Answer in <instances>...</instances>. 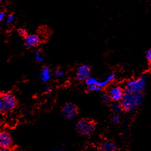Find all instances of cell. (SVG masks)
Here are the masks:
<instances>
[{
	"instance_id": "6da1fadb",
	"label": "cell",
	"mask_w": 151,
	"mask_h": 151,
	"mask_svg": "<svg viewBox=\"0 0 151 151\" xmlns=\"http://www.w3.org/2000/svg\"><path fill=\"white\" fill-rule=\"evenodd\" d=\"M143 99L144 97L141 93H132L126 91L121 100V105L122 110L128 112H131L141 104L143 101Z\"/></svg>"
},
{
	"instance_id": "7a4b0ae2",
	"label": "cell",
	"mask_w": 151,
	"mask_h": 151,
	"mask_svg": "<svg viewBox=\"0 0 151 151\" xmlns=\"http://www.w3.org/2000/svg\"><path fill=\"white\" fill-rule=\"evenodd\" d=\"M17 101L12 94L5 93L1 94L0 98V110L4 112H10L15 109Z\"/></svg>"
},
{
	"instance_id": "3957f363",
	"label": "cell",
	"mask_w": 151,
	"mask_h": 151,
	"mask_svg": "<svg viewBox=\"0 0 151 151\" xmlns=\"http://www.w3.org/2000/svg\"><path fill=\"white\" fill-rule=\"evenodd\" d=\"M146 81L145 77H141L137 79L129 81L126 84V91L132 93H139L145 88Z\"/></svg>"
},
{
	"instance_id": "277c9868",
	"label": "cell",
	"mask_w": 151,
	"mask_h": 151,
	"mask_svg": "<svg viewBox=\"0 0 151 151\" xmlns=\"http://www.w3.org/2000/svg\"><path fill=\"white\" fill-rule=\"evenodd\" d=\"M76 128L81 134L89 136L94 132L95 126L92 121L87 119H82L77 122Z\"/></svg>"
},
{
	"instance_id": "5b68a950",
	"label": "cell",
	"mask_w": 151,
	"mask_h": 151,
	"mask_svg": "<svg viewBox=\"0 0 151 151\" xmlns=\"http://www.w3.org/2000/svg\"><path fill=\"white\" fill-rule=\"evenodd\" d=\"M115 75L112 73L109 75L103 81H98L96 78L94 77H89L86 81V84L87 87L91 86H96L98 87L100 89L103 87L108 85L109 83L114 81Z\"/></svg>"
},
{
	"instance_id": "8992f818",
	"label": "cell",
	"mask_w": 151,
	"mask_h": 151,
	"mask_svg": "<svg viewBox=\"0 0 151 151\" xmlns=\"http://www.w3.org/2000/svg\"><path fill=\"white\" fill-rule=\"evenodd\" d=\"M91 69L89 66L86 65H80L77 69L76 77L79 81H86L90 77Z\"/></svg>"
},
{
	"instance_id": "52a82bcc",
	"label": "cell",
	"mask_w": 151,
	"mask_h": 151,
	"mask_svg": "<svg viewBox=\"0 0 151 151\" xmlns=\"http://www.w3.org/2000/svg\"><path fill=\"white\" fill-rule=\"evenodd\" d=\"M61 112L63 116L68 119H73L77 115L76 106L71 103H66L62 108Z\"/></svg>"
},
{
	"instance_id": "ba28073f",
	"label": "cell",
	"mask_w": 151,
	"mask_h": 151,
	"mask_svg": "<svg viewBox=\"0 0 151 151\" xmlns=\"http://www.w3.org/2000/svg\"><path fill=\"white\" fill-rule=\"evenodd\" d=\"M110 96L114 101H119L122 100L123 96L124 94V92L121 87L115 86L112 87L110 89L109 93Z\"/></svg>"
},
{
	"instance_id": "9c48e42d",
	"label": "cell",
	"mask_w": 151,
	"mask_h": 151,
	"mask_svg": "<svg viewBox=\"0 0 151 151\" xmlns=\"http://www.w3.org/2000/svg\"><path fill=\"white\" fill-rule=\"evenodd\" d=\"M40 42H41L40 37L37 35H27L24 40L25 45L27 47V48H30V49L34 48V47H37Z\"/></svg>"
},
{
	"instance_id": "30bf717a",
	"label": "cell",
	"mask_w": 151,
	"mask_h": 151,
	"mask_svg": "<svg viewBox=\"0 0 151 151\" xmlns=\"http://www.w3.org/2000/svg\"><path fill=\"white\" fill-rule=\"evenodd\" d=\"M12 144V139L10 134L6 132L0 133V146L2 148H9Z\"/></svg>"
},
{
	"instance_id": "8fae6325",
	"label": "cell",
	"mask_w": 151,
	"mask_h": 151,
	"mask_svg": "<svg viewBox=\"0 0 151 151\" xmlns=\"http://www.w3.org/2000/svg\"><path fill=\"white\" fill-rule=\"evenodd\" d=\"M51 78V73L48 67H43L39 75V78L43 82H47Z\"/></svg>"
},
{
	"instance_id": "7c38bea8",
	"label": "cell",
	"mask_w": 151,
	"mask_h": 151,
	"mask_svg": "<svg viewBox=\"0 0 151 151\" xmlns=\"http://www.w3.org/2000/svg\"><path fill=\"white\" fill-rule=\"evenodd\" d=\"M116 145L113 142L109 141L103 142L100 147V151H116Z\"/></svg>"
},
{
	"instance_id": "4fadbf2b",
	"label": "cell",
	"mask_w": 151,
	"mask_h": 151,
	"mask_svg": "<svg viewBox=\"0 0 151 151\" xmlns=\"http://www.w3.org/2000/svg\"><path fill=\"white\" fill-rule=\"evenodd\" d=\"M110 107H111V110H112V112L116 114L121 112L122 110L121 103H119L118 101H114L112 104H111Z\"/></svg>"
},
{
	"instance_id": "5bb4252c",
	"label": "cell",
	"mask_w": 151,
	"mask_h": 151,
	"mask_svg": "<svg viewBox=\"0 0 151 151\" xmlns=\"http://www.w3.org/2000/svg\"><path fill=\"white\" fill-rule=\"evenodd\" d=\"M101 100H102L103 102H104L105 103H110L111 102V101L112 100L109 94H103L101 97Z\"/></svg>"
},
{
	"instance_id": "9a60e30c",
	"label": "cell",
	"mask_w": 151,
	"mask_h": 151,
	"mask_svg": "<svg viewBox=\"0 0 151 151\" xmlns=\"http://www.w3.org/2000/svg\"><path fill=\"white\" fill-rule=\"evenodd\" d=\"M35 58L36 61L39 62V63L42 62L43 61V59H43V57L42 56V54H41V52H39V51L36 52V54L35 55Z\"/></svg>"
},
{
	"instance_id": "2e32d148",
	"label": "cell",
	"mask_w": 151,
	"mask_h": 151,
	"mask_svg": "<svg viewBox=\"0 0 151 151\" xmlns=\"http://www.w3.org/2000/svg\"><path fill=\"white\" fill-rule=\"evenodd\" d=\"M54 75L56 77L58 78H62L63 76H64V72L61 70L59 69H56L54 70Z\"/></svg>"
},
{
	"instance_id": "e0dca14e",
	"label": "cell",
	"mask_w": 151,
	"mask_h": 151,
	"mask_svg": "<svg viewBox=\"0 0 151 151\" xmlns=\"http://www.w3.org/2000/svg\"><path fill=\"white\" fill-rule=\"evenodd\" d=\"M15 20V17L14 15H10L9 16H8L6 20V22L7 24H10L12 23Z\"/></svg>"
},
{
	"instance_id": "ac0fdd59",
	"label": "cell",
	"mask_w": 151,
	"mask_h": 151,
	"mask_svg": "<svg viewBox=\"0 0 151 151\" xmlns=\"http://www.w3.org/2000/svg\"><path fill=\"white\" fill-rule=\"evenodd\" d=\"M19 33L20 35H21V37H22L26 38L27 36V31L24 28H20L19 29Z\"/></svg>"
},
{
	"instance_id": "d6986e66",
	"label": "cell",
	"mask_w": 151,
	"mask_h": 151,
	"mask_svg": "<svg viewBox=\"0 0 151 151\" xmlns=\"http://www.w3.org/2000/svg\"><path fill=\"white\" fill-rule=\"evenodd\" d=\"M120 119L121 118L119 116H115L112 119V121L114 123H115V124H117V123H118L119 121H120Z\"/></svg>"
},
{
	"instance_id": "ffe728a7",
	"label": "cell",
	"mask_w": 151,
	"mask_h": 151,
	"mask_svg": "<svg viewBox=\"0 0 151 151\" xmlns=\"http://www.w3.org/2000/svg\"><path fill=\"white\" fill-rule=\"evenodd\" d=\"M44 90H45V91L46 93H50L52 91V87L50 86H46L45 87V88H44Z\"/></svg>"
},
{
	"instance_id": "44dd1931",
	"label": "cell",
	"mask_w": 151,
	"mask_h": 151,
	"mask_svg": "<svg viewBox=\"0 0 151 151\" xmlns=\"http://www.w3.org/2000/svg\"><path fill=\"white\" fill-rule=\"evenodd\" d=\"M145 56H146V58L149 61H151V49L149 50L147 52Z\"/></svg>"
},
{
	"instance_id": "7402d4cb",
	"label": "cell",
	"mask_w": 151,
	"mask_h": 151,
	"mask_svg": "<svg viewBox=\"0 0 151 151\" xmlns=\"http://www.w3.org/2000/svg\"><path fill=\"white\" fill-rule=\"evenodd\" d=\"M5 12L4 11H2L0 12V21H2L3 20L5 17Z\"/></svg>"
},
{
	"instance_id": "603a6c76",
	"label": "cell",
	"mask_w": 151,
	"mask_h": 151,
	"mask_svg": "<svg viewBox=\"0 0 151 151\" xmlns=\"http://www.w3.org/2000/svg\"><path fill=\"white\" fill-rule=\"evenodd\" d=\"M0 151H11V150L9 148H1Z\"/></svg>"
},
{
	"instance_id": "cb8c5ba5",
	"label": "cell",
	"mask_w": 151,
	"mask_h": 151,
	"mask_svg": "<svg viewBox=\"0 0 151 151\" xmlns=\"http://www.w3.org/2000/svg\"><path fill=\"white\" fill-rule=\"evenodd\" d=\"M150 67H151V61H150Z\"/></svg>"
},
{
	"instance_id": "d4e9b609",
	"label": "cell",
	"mask_w": 151,
	"mask_h": 151,
	"mask_svg": "<svg viewBox=\"0 0 151 151\" xmlns=\"http://www.w3.org/2000/svg\"><path fill=\"white\" fill-rule=\"evenodd\" d=\"M0 1H2V0H0Z\"/></svg>"
}]
</instances>
